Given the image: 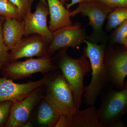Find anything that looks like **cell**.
I'll return each mask as SVG.
<instances>
[{"mask_svg": "<svg viewBox=\"0 0 127 127\" xmlns=\"http://www.w3.org/2000/svg\"><path fill=\"white\" fill-rule=\"evenodd\" d=\"M53 77L48 75L38 81L21 84L16 83L6 78H0V102L9 101L13 102L22 100L35 89L46 85Z\"/></svg>", "mask_w": 127, "mask_h": 127, "instance_id": "cell-7", "label": "cell"}, {"mask_svg": "<svg viewBox=\"0 0 127 127\" xmlns=\"http://www.w3.org/2000/svg\"><path fill=\"white\" fill-rule=\"evenodd\" d=\"M56 127H103L98 120L97 109L93 105L84 110H77L69 117L61 116Z\"/></svg>", "mask_w": 127, "mask_h": 127, "instance_id": "cell-13", "label": "cell"}, {"mask_svg": "<svg viewBox=\"0 0 127 127\" xmlns=\"http://www.w3.org/2000/svg\"><path fill=\"white\" fill-rule=\"evenodd\" d=\"M114 9L97 1L84 2L79 4L76 9L70 12L71 18L78 14L87 16L89 19V25L96 32L102 29L108 14Z\"/></svg>", "mask_w": 127, "mask_h": 127, "instance_id": "cell-12", "label": "cell"}, {"mask_svg": "<svg viewBox=\"0 0 127 127\" xmlns=\"http://www.w3.org/2000/svg\"><path fill=\"white\" fill-rule=\"evenodd\" d=\"M39 102L37 113L38 124L45 127H56L61 117V114L45 96Z\"/></svg>", "mask_w": 127, "mask_h": 127, "instance_id": "cell-16", "label": "cell"}, {"mask_svg": "<svg viewBox=\"0 0 127 127\" xmlns=\"http://www.w3.org/2000/svg\"><path fill=\"white\" fill-rule=\"evenodd\" d=\"M84 42L86 44L84 53L91 64L92 77L90 84L85 87L83 96L85 103L93 106L109 82V78L104 63V46L86 40Z\"/></svg>", "mask_w": 127, "mask_h": 127, "instance_id": "cell-2", "label": "cell"}, {"mask_svg": "<svg viewBox=\"0 0 127 127\" xmlns=\"http://www.w3.org/2000/svg\"><path fill=\"white\" fill-rule=\"evenodd\" d=\"M49 15L48 6L40 1L36 4L34 13L30 12L23 18L25 28L24 36L38 34L50 45L53 38V34L47 26Z\"/></svg>", "mask_w": 127, "mask_h": 127, "instance_id": "cell-8", "label": "cell"}, {"mask_svg": "<svg viewBox=\"0 0 127 127\" xmlns=\"http://www.w3.org/2000/svg\"><path fill=\"white\" fill-rule=\"evenodd\" d=\"M67 49H64L56 57L57 61L56 65L70 87L77 108L79 110L85 89L83 79L92 71L91 64L84 53L81 57L74 59L68 56Z\"/></svg>", "mask_w": 127, "mask_h": 127, "instance_id": "cell-1", "label": "cell"}, {"mask_svg": "<svg viewBox=\"0 0 127 127\" xmlns=\"http://www.w3.org/2000/svg\"><path fill=\"white\" fill-rule=\"evenodd\" d=\"M64 5L65 4L66 2L67 1V0H59Z\"/></svg>", "mask_w": 127, "mask_h": 127, "instance_id": "cell-27", "label": "cell"}, {"mask_svg": "<svg viewBox=\"0 0 127 127\" xmlns=\"http://www.w3.org/2000/svg\"><path fill=\"white\" fill-rule=\"evenodd\" d=\"M71 0V2L70 3L66 4H65L66 6V8L67 10H69L71 7L76 4L96 1L95 0Z\"/></svg>", "mask_w": 127, "mask_h": 127, "instance_id": "cell-24", "label": "cell"}, {"mask_svg": "<svg viewBox=\"0 0 127 127\" xmlns=\"http://www.w3.org/2000/svg\"><path fill=\"white\" fill-rule=\"evenodd\" d=\"M112 40L113 43L122 44L127 49V20L116 28Z\"/></svg>", "mask_w": 127, "mask_h": 127, "instance_id": "cell-20", "label": "cell"}, {"mask_svg": "<svg viewBox=\"0 0 127 127\" xmlns=\"http://www.w3.org/2000/svg\"><path fill=\"white\" fill-rule=\"evenodd\" d=\"M104 63L109 82L117 90L122 89L127 77V49L104 53Z\"/></svg>", "mask_w": 127, "mask_h": 127, "instance_id": "cell-11", "label": "cell"}, {"mask_svg": "<svg viewBox=\"0 0 127 127\" xmlns=\"http://www.w3.org/2000/svg\"><path fill=\"white\" fill-rule=\"evenodd\" d=\"M113 86L104 94L98 117L103 127H125L121 119L127 114V80L123 88L115 90Z\"/></svg>", "mask_w": 127, "mask_h": 127, "instance_id": "cell-3", "label": "cell"}, {"mask_svg": "<svg viewBox=\"0 0 127 127\" xmlns=\"http://www.w3.org/2000/svg\"><path fill=\"white\" fill-rule=\"evenodd\" d=\"M53 34V38L48 48V55L51 56L60 49L80 46L86 38L85 30L79 23L63 28Z\"/></svg>", "mask_w": 127, "mask_h": 127, "instance_id": "cell-9", "label": "cell"}, {"mask_svg": "<svg viewBox=\"0 0 127 127\" xmlns=\"http://www.w3.org/2000/svg\"><path fill=\"white\" fill-rule=\"evenodd\" d=\"M17 7L22 18L31 12V7L34 0H9Z\"/></svg>", "mask_w": 127, "mask_h": 127, "instance_id": "cell-21", "label": "cell"}, {"mask_svg": "<svg viewBox=\"0 0 127 127\" xmlns=\"http://www.w3.org/2000/svg\"><path fill=\"white\" fill-rule=\"evenodd\" d=\"M44 86L35 89L22 100L12 102L5 127H22L28 121L36 105L45 96L43 89Z\"/></svg>", "mask_w": 127, "mask_h": 127, "instance_id": "cell-6", "label": "cell"}, {"mask_svg": "<svg viewBox=\"0 0 127 127\" xmlns=\"http://www.w3.org/2000/svg\"><path fill=\"white\" fill-rule=\"evenodd\" d=\"M25 28L23 20L5 18L2 25V36L9 50H12L23 38Z\"/></svg>", "mask_w": 127, "mask_h": 127, "instance_id": "cell-15", "label": "cell"}, {"mask_svg": "<svg viewBox=\"0 0 127 127\" xmlns=\"http://www.w3.org/2000/svg\"><path fill=\"white\" fill-rule=\"evenodd\" d=\"M41 2H42L44 4L48 6V4L46 0H39Z\"/></svg>", "mask_w": 127, "mask_h": 127, "instance_id": "cell-26", "label": "cell"}, {"mask_svg": "<svg viewBox=\"0 0 127 127\" xmlns=\"http://www.w3.org/2000/svg\"><path fill=\"white\" fill-rule=\"evenodd\" d=\"M95 1L113 9L127 7V0H95Z\"/></svg>", "mask_w": 127, "mask_h": 127, "instance_id": "cell-23", "label": "cell"}, {"mask_svg": "<svg viewBox=\"0 0 127 127\" xmlns=\"http://www.w3.org/2000/svg\"><path fill=\"white\" fill-rule=\"evenodd\" d=\"M12 102L6 101L0 102V127H5L7 123Z\"/></svg>", "mask_w": 127, "mask_h": 127, "instance_id": "cell-22", "label": "cell"}, {"mask_svg": "<svg viewBox=\"0 0 127 127\" xmlns=\"http://www.w3.org/2000/svg\"><path fill=\"white\" fill-rule=\"evenodd\" d=\"M32 123L31 121H28L22 126V127H32Z\"/></svg>", "mask_w": 127, "mask_h": 127, "instance_id": "cell-25", "label": "cell"}, {"mask_svg": "<svg viewBox=\"0 0 127 127\" xmlns=\"http://www.w3.org/2000/svg\"><path fill=\"white\" fill-rule=\"evenodd\" d=\"M50 21L49 29L53 33L64 27L73 25L71 20L70 12L59 0H46Z\"/></svg>", "mask_w": 127, "mask_h": 127, "instance_id": "cell-14", "label": "cell"}, {"mask_svg": "<svg viewBox=\"0 0 127 127\" xmlns=\"http://www.w3.org/2000/svg\"><path fill=\"white\" fill-rule=\"evenodd\" d=\"M107 30H112L127 20V7L117 8L114 9L107 16Z\"/></svg>", "mask_w": 127, "mask_h": 127, "instance_id": "cell-17", "label": "cell"}, {"mask_svg": "<svg viewBox=\"0 0 127 127\" xmlns=\"http://www.w3.org/2000/svg\"><path fill=\"white\" fill-rule=\"evenodd\" d=\"M45 97L56 108L61 116L70 117L78 109L71 89L62 73L53 76L46 85Z\"/></svg>", "mask_w": 127, "mask_h": 127, "instance_id": "cell-4", "label": "cell"}, {"mask_svg": "<svg viewBox=\"0 0 127 127\" xmlns=\"http://www.w3.org/2000/svg\"><path fill=\"white\" fill-rule=\"evenodd\" d=\"M5 18L0 16V71L9 63L10 51L5 44L2 34V27Z\"/></svg>", "mask_w": 127, "mask_h": 127, "instance_id": "cell-19", "label": "cell"}, {"mask_svg": "<svg viewBox=\"0 0 127 127\" xmlns=\"http://www.w3.org/2000/svg\"><path fill=\"white\" fill-rule=\"evenodd\" d=\"M24 36L11 50L9 63L24 58L41 57L48 55L49 44L40 35L34 34Z\"/></svg>", "mask_w": 127, "mask_h": 127, "instance_id": "cell-10", "label": "cell"}, {"mask_svg": "<svg viewBox=\"0 0 127 127\" xmlns=\"http://www.w3.org/2000/svg\"><path fill=\"white\" fill-rule=\"evenodd\" d=\"M58 68L51 56L47 55L39 58H30L23 61L9 62L2 69L4 77L15 80L31 76L36 73H46Z\"/></svg>", "mask_w": 127, "mask_h": 127, "instance_id": "cell-5", "label": "cell"}, {"mask_svg": "<svg viewBox=\"0 0 127 127\" xmlns=\"http://www.w3.org/2000/svg\"><path fill=\"white\" fill-rule=\"evenodd\" d=\"M0 16L4 18L23 20L17 7L9 0H0Z\"/></svg>", "mask_w": 127, "mask_h": 127, "instance_id": "cell-18", "label": "cell"}]
</instances>
